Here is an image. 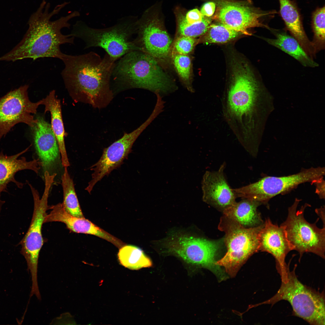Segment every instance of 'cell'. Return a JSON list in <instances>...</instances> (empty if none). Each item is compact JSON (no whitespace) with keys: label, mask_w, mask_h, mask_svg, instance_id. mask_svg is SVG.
<instances>
[{"label":"cell","mask_w":325,"mask_h":325,"mask_svg":"<svg viewBox=\"0 0 325 325\" xmlns=\"http://www.w3.org/2000/svg\"><path fill=\"white\" fill-rule=\"evenodd\" d=\"M45 187L41 198L39 193L28 181L33 196L34 210L29 228L20 242L21 252L25 258L28 268L31 275L32 286L36 288L37 282V268L40 250L44 244L42 234V225L44 223L46 211L48 209V200L49 191L54 182V176L49 175L44 176Z\"/></svg>","instance_id":"cell-10"},{"label":"cell","mask_w":325,"mask_h":325,"mask_svg":"<svg viewBox=\"0 0 325 325\" xmlns=\"http://www.w3.org/2000/svg\"><path fill=\"white\" fill-rule=\"evenodd\" d=\"M288 266L286 273L281 276V283L277 293L262 303L273 305L281 300L288 301L293 314L311 325H325V296L320 292L302 284Z\"/></svg>","instance_id":"cell-7"},{"label":"cell","mask_w":325,"mask_h":325,"mask_svg":"<svg viewBox=\"0 0 325 325\" xmlns=\"http://www.w3.org/2000/svg\"><path fill=\"white\" fill-rule=\"evenodd\" d=\"M204 16L198 9H194L188 11L185 18L187 23L193 24L201 21Z\"/></svg>","instance_id":"cell-31"},{"label":"cell","mask_w":325,"mask_h":325,"mask_svg":"<svg viewBox=\"0 0 325 325\" xmlns=\"http://www.w3.org/2000/svg\"><path fill=\"white\" fill-rule=\"evenodd\" d=\"M134 41L141 51L151 55L161 65L171 58L172 39L161 22L146 14L138 19Z\"/></svg>","instance_id":"cell-15"},{"label":"cell","mask_w":325,"mask_h":325,"mask_svg":"<svg viewBox=\"0 0 325 325\" xmlns=\"http://www.w3.org/2000/svg\"><path fill=\"white\" fill-rule=\"evenodd\" d=\"M55 91H51L43 99L42 105L45 106V113L50 112L51 126L57 142L63 166L68 168L70 165L67 153L64 137L65 132L62 119L61 105L60 100L56 97Z\"/></svg>","instance_id":"cell-22"},{"label":"cell","mask_w":325,"mask_h":325,"mask_svg":"<svg viewBox=\"0 0 325 325\" xmlns=\"http://www.w3.org/2000/svg\"><path fill=\"white\" fill-rule=\"evenodd\" d=\"M299 203L296 200L288 209L286 220L282 223L292 250L297 251L301 258L303 254L311 252L325 258V229L316 225L318 219L314 223L307 221L304 216L307 206L297 209Z\"/></svg>","instance_id":"cell-9"},{"label":"cell","mask_w":325,"mask_h":325,"mask_svg":"<svg viewBox=\"0 0 325 325\" xmlns=\"http://www.w3.org/2000/svg\"><path fill=\"white\" fill-rule=\"evenodd\" d=\"M28 149L11 156L4 154L2 151L0 153V193L7 192L8 185L11 182L14 183L18 188H23L24 184L15 178V175L18 172L30 170L38 173L39 166H41L39 159L28 161L25 157L19 158Z\"/></svg>","instance_id":"cell-19"},{"label":"cell","mask_w":325,"mask_h":325,"mask_svg":"<svg viewBox=\"0 0 325 325\" xmlns=\"http://www.w3.org/2000/svg\"><path fill=\"white\" fill-rule=\"evenodd\" d=\"M156 243L161 253L175 256L191 266L206 268L220 280L226 279L224 272L216 264V258L220 246L219 242L178 230L171 232Z\"/></svg>","instance_id":"cell-5"},{"label":"cell","mask_w":325,"mask_h":325,"mask_svg":"<svg viewBox=\"0 0 325 325\" xmlns=\"http://www.w3.org/2000/svg\"><path fill=\"white\" fill-rule=\"evenodd\" d=\"M138 20L135 16L130 15L122 18L112 26L101 29L91 27L84 22L78 21L73 25L70 34L83 41L85 48L100 47L117 60L130 51H141L132 38L135 34Z\"/></svg>","instance_id":"cell-6"},{"label":"cell","mask_w":325,"mask_h":325,"mask_svg":"<svg viewBox=\"0 0 325 325\" xmlns=\"http://www.w3.org/2000/svg\"><path fill=\"white\" fill-rule=\"evenodd\" d=\"M268 29L276 38H263L270 45L292 56L304 66L312 68L318 66V64L307 54L297 40L289 35L286 30L270 27Z\"/></svg>","instance_id":"cell-21"},{"label":"cell","mask_w":325,"mask_h":325,"mask_svg":"<svg viewBox=\"0 0 325 325\" xmlns=\"http://www.w3.org/2000/svg\"><path fill=\"white\" fill-rule=\"evenodd\" d=\"M177 20L178 36H184L195 38L205 34L212 20L210 17L204 16L201 21L189 24L186 21L185 16L181 14L178 16Z\"/></svg>","instance_id":"cell-29"},{"label":"cell","mask_w":325,"mask_h":325,"mask_svg":"<svg viewBox=\"0 0 325 325\" xmlns=\"http://www.w3.org/2000/svg\"><path fill=\"white\" fill-rule=\"evenodd\" d=\"M29 86L25 85L11 91L0 98V140L15 125L25 123L31 128L36 121V114L42 100L32 102L29 98Z\"/></svg>","instance_id":"cell-12"},{"label":"cell","mask_w":325,"mask_h":325,"mask_svg":"<svg viewBox=\"0 0 325 325\" xmlns=\"http://www.w3.org/2000/svg\"><path fill=\"white\" fill-rule=\"evenodd\" d=\"M225 164L217 171L206 172L202 181L203 200L223 211L233 204L236 197L224 173Z\"/></svg>","instance_id":"cell-18"},{"label":"cell","mask_w":325,"mask_h":325,"mask_svg":"<svg viewBox=\"0 0 325 325\" xmlns=\"http://www.w3.org/2000/svg\"><path fill=\"white\" fill-rule=\"evenodd\" d=\"M61 75L70 95L76 102L95 108L107 106L113 98L110 81L116 60L106 53L102 58L90 52L73 55L64 54Z\"/></svg>","instance_id":"cell-1"},{"label":"cell","mask_w":325,"mask_h":325,"mask_svg":"<svg viewBox=\"0 0 325 325\" xmlns=\"http://www.w3.org/2000/svg\"><path fill=\"white\" fill-rule=\"evenodd\" d=\"M117 60L111 77L118 85L147 90L162 97L178 89L159 62L143 51H130Z\"/></svg>","instance_id":"cell-4"},{"label":"cell","mask_w":325,"mask_h":325,"mask_svg":"<svg viewBox=\"0 0 325 325\" xmlns=\"http://www.w3.org/2000/svg\"><path fill=\"white\" fill-rule=\"evenodd\" d=\"M69 3L65 2L58 5L50 11V3L42 0L30 17L29 28L23 39L11 51L0 57V60L15 61L27 58L35 60L45 57L61 60L64 54L61 51L60 46L73 44L75 38L70 34H63L61 30L64 28H69V21L80 14L75 11L56 20L51 19Z\"/></svg>","instance_id":"cell-2"},{"label":"cell","mask_w":325,"mask_h":325,"mask_svg":"<svg viewBox=\"0 0 325 325\" xmlns=\"http://www.w3.org/2000/svg\"><path fill=\"white\" fill-rule=\"evenodd\" d=\"M279 13L288 31L307 54L310 56L314 54V49L311 42L304 30L302 17L295 2L291 0H279Z\"/></svg>","instance_id":"cell-20"},{"label":"cell","mask_w":325,"mask_h":325,"mask_svg":"<svg viewBox=\"0 0 325 325\" xmlns=\"http://www.w3.org/2000/svg\"><path fill=\"white\" fill-rule=\"evenodd\" d=\"M240 33L221 23L211 24L206 32L198 39V43H224L237 37Z\"/></svg>","instance_id":"cell-26"},{"label":"cell","mask_w":325,"mask_h":325,"mask_svg":"<svg viewBox=\"0 0 325 325\" xmlns=\"http://www.w3.org/2000/svg\"><path fill=\"white\" fill-rule=\"evenodd\" d=\"M261 203L246 199L235 202L223 211L224 215L243 226L250 228L260 225L264 222L257 208Z\"/></svg>","instance_id":"cell-23"},{"label":"cell","mask_w":325,"mask_h":325,"mask_svg":"<svg viewBox=\"0 0 325 325\" xmlns=\"http://www.w3.org/2000/svg\"><path fill=\"white\" fill-rule=\"evenodd\" d=\"M276 13L274 10L263 11L241 2L224 0L218 2L211 18L241 34L251 35L248 30L249 28L262 27L268 29L269 27L263 23L262 19L272 18Z\"/></svg>","instance_id":"cell-13"},{"label":"cell","mask_w":325,"mask_h":325,"mask_svg":"<svg viewBox=\"0 0 325 325\" xmlns=\"http://www.w3.org/2000/svg\"><path fill=\"white\" fill-rule=\"evenodd\" d=\"M321 179H322L319 181V184H318V185H317V188L318 194L320 198L323 199L324 198V193H323V184L324 182L323 183V180H322V181H320Z\"/></svg>","instance_id":"cell-33"},{"label":"cell","mask_w":325,"mask_h":325,"mask_svg":"<svg viewBox=\"0 0 325 325\" xmlns=\"http://www.w3.org/2000/svg\"><path fill=\"white\" fill-rule=\"evenodd\" d=\"M61 184L63 193V201L62 203L65 211L70 215L76 217L84 218L75 191L73 179L68 171L67 168H64L61 177Z\"/></svg>","instance_id":"cell-25"},{"label":"cell","mask_w":325,"mask_h":325,"mask_svg":"<svg viewBox=\"0 0 325 325\" xmlns=\"http://www.w3.org/2000/svg\"><path fill=\"white\" fill-rule=\"evenodd\" d=\"M198 43L197 38L184 36H178L172 45L171 53L189 55Z\"/></svg>","instance_id":"cell-30"},{"label":"cell","mask_w":325,"mask_h":325,"mask_svg":"<svg viewBox=\"0 0 325 325\" xmlns=\"http://www.w3.org/2000/svg\"><path fill=\"white\" fill-rule=\"evenodd\" d=\"M325 10L324 6L317 8L312 15L313 37L311 42L316 54L325 48Z\"/></svg>","instance_id":"cell-28"},{"label":"cell","mask_w":325,"mask_h":325,"mask_svg":"<svg viewBox=\"0 0 325 325\" xmlns=\"http://www.w3.org/2000/svg\"><path fill=\"white\" fill-rule=\"evenodd\" d=\"M32 127V136L36 152L45 172L54 173L59 165L60 153L55 136L51 125L43 116L38 115Z\"/></svg>","instance_id":"cell-16"},{"label":"cell","mask_w":325,"mask_h":325,"mask_svg":"<svg viewBox=\"0 0 325 325\" xmlns=\"http://www.w3.org/2000/svg\"><path fill=\"white\" fill-rule=\"evenodd\" d=\"M118 254L120 264L131 270H138L151 267L150 259L140 248L135 246L124 245L121 248Z\"/></svg>","instance_id":"cell-24"},{"label":"cell","mask_w":325,"mask_h":325,"mask_svg":"<svg viewBox=\"0 0 325 325\" xmlns=\"http://www.w3.org/2000/svg\"><path fill=\"white\" fill-rule=\"evenodd\" d=\"M5 201L2 200L1 198V193H0V212L2 205L5 203Z\"/></svg>","instance_id":"cell-35"},{"label":"cell","mask_w":325,"mask_h":325,"mask_svg":"<svg viewBox=\"0 0 325 325\" xmlns=\"http://www.w3.org/2000/svg\"><path fill=\"white\" fill-rule=\"evenodd\" d=\"M215 8V4L212 2H209L203 5L200 12L204 16L210 17L214 14Z\"/></svg>","instance_id":"cell-32"},{"label":"cell","mask_w":325,"mask_h":325,"mask_svg":"<svg viewBox=\"0 0 325 325\" xmlns=\"http://www.w3.org/2000/svg\"><path fill=\"white\" fill-rule=\"evenodd\" d=\"M264 224L247 228L224 215L222 217L218 227L225 233L227 252L216 264L224 267L231 277L235 276L248 258L259 251V235Z\"/></svg>","instance_id":"cell-8"},{"label":"cell","mask_w":325,"mask_h":325,"mask_svg":"<svg viewBox=\"0 0 325 325\" xmlns=\"http://www.w3.org/2000/svg\"><path fill=\"white\" fill-rule=\"evenodd\" d=\"M231 80L223 96L225 118L246 150L255 147L254 116L258 84L247 64L237 61L233 64Z\"/></svg>","instance_id":"cell-3"},{"label":"cell","mask_w":325,"mask_h":325,"mask_svg":"<svg viewBox=\"0 0 325 325\" xmlns=\"http://www.w3.org/2000/svg\"><path fill=\"white\" fill-rule=\"evenodd\" d=\"M292 250L283 228L273 224L270 218L266 219L259 234V251L267 252L274 257L280 276L286 272L289 265L285 258Z\"/></svg>","instance_id":"cell-17"},{"label":"cell","mask_w":325,"mask_h":325,"mask_svg":"<svg viewBox=\"0 0 325 325\" xmlns=\"http://www.w3.org/2000/svg\"><path fill=\"white\" fill-rule=\"evenodd\" d=\"M171 58L182 84L189 91L193 92L192 63L190 57L189 55L171 53Z\"/></svg>","instance_id":"cell-27"},{"label":"cell","mask_w":325,"mask_h":325,"mask_svg":"<svg viewBox=\"0 0 325 325\" xmlns=\"http://www.w3.org/2000/svg\"><path fill=\"white\" fill-rule=\"evenodd\" d=\"M324 175V168H312L287 176L265 177L255 183L233 190L237 197L254 200L262 204L300 184L315 182L322 178Z\"/></svg>","instance_id":"cell-11"},{"label":"cell","mask_w":325,"mask_h":325,"mask_svg":"<svg viewBox=\"0 0 325 325\" xmlns=\"http://www.w3.org/2000/svg\"><path fill=\"white\" fill-rule=\"evenodd\" d=\"M315 212L323 221V226L325 227L324 207L316 209Z\"/></svg>","instance_id":"cell-34"},{"label":"cell","mask_w":325,"mask_h":325,"mask_svg":"<svg viewBox=\"0 0 325 325\" xmlns=\"http://www.w3.org/2000/svg\"><path fill=\"white\" fill-rule=\"evenodd\" d=\"M156 117L155 113H152L147 119L137 129L129 133H125L121 138L104 149L99 160L90 168L94 172L86 190L90 193L98 182L120 166L131 152L136 139Z\"/></svg>","instance_id":"cell-14"}]
</instances>
